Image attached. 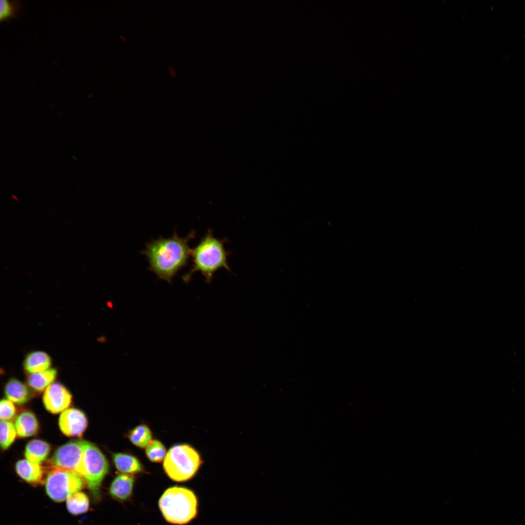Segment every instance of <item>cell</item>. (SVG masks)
<instances>
[{
	"mask_svg": "<svg viewBox=\"0 0 525 525\" xmlns=\"http://www.w3.org/2000/svg\"><path fill=\"white\" fill-rule=\"evenodd\" d=\"M4 392L7 399L18 404L25 403L30 398L27 386L15 378H11L7 382Z\"/></svg>",
	"mask_w": 525,
	"mask_h": 525,
	"instance_id": "15",
	"label": "cell"
},
{
	"mask_svg": "<svg viewBox=\"0 0 525 525\" xmlns=\"http://www.w3.org/2000/svg\"><path fill=\"white\" fill-rule=\"evenodd\" d=\"M226 239L215 238L211 229H209L198 244L191 249L192 265L190 271L182 276L186 284L188 283L193 274L199 272L205 278V281L211 282L214 275L218 270L224 268L230 272L228 262L229 255L225 248Z\"/></svg>",
	"mask_w": 525,
	"mask_h": 525,
	"instance_id": "2",
	"label": "cell"
},
{
	"mask_svg": "<svg viewBox=\"0 0 525 525\" xmlns=\"http://www.w3.org/2000/svg\"><path fill=\"white\" fill-rule=\"evenodd\" d=\"M85 479L79 473L55 468L48 474L45 482L47 495L53 501L62 502L84 486Z\"/></svg>",
	"mask_w": 525,
	"mask_h": 525,
	"instance_id": "5",
	"label": "cell"
},
{
	"mask_svg": "<svg viewBox=\"0 0 525 525\" xmlns=\"http://www.w3.org/2000/svg\"><path fill=\"white\" fill-rule=\"evenodd\" d=\"M22 8L19 0H1L0 1V21H7L11 18H17Z\"/></svg>",
	"mask_w": 525,
	"mask_h": 525,
	"instance_id": "20",
	"label": "cell"
},
{
	"mask_svg": "<svg viewBox=\"0 0 525 525\" xmlns=\"http://www.w3.org/2000/svg\"><path fill=\"white\" fill-rule=\"evenodd\" d=\"M134 482V477L132 474L120 473L112 482L109 493L117 500H127L132 495Z\"/></svg>",
	"mask_w": 525,
	"mask_h": 525,
	"instance_id": "10",
	"label": "cell"
},
{
	"mask_svg": "<svg viewBox=\"0 0 525 525\" xmlns=\"http://www.w3.org/2000/svg\"><path fill=\"white\" fill-rule=\"evenodd\" d=\"M15 426L17 435L26 438L35 435L38 429V422L35 415L29 411L20 413L16 418Z\"/></svg>",
	"mask_w": 525,
	"mask_h": 525,
	"instance_id": "13",
	"label": "cell"
},
{
	"mask_svg": "<svg viewBox=\"0 0 525 525\" xmlns=\"http://www.w3.org/2000/svg\"><path fill=\"white\" fill-rule=\"evenodd\" d=\"M202 463L198 453L186 444L171 447L164 459L163 469L173 480L183 482L192 478Z\"/></svg>",
	"mask_w": 525,
	"mask_h": 525,
	"instance_id": "4",
	"label": "cell"
},
{
	"mask_svg": "<svg viewBox=\"0 0 525 525\" xmlns=\"http://www.w3.org/2000/svg\"><path fill=\"white\" fill-rule=\"evenodd\" d=\"M72 396L62 385L53 383L45 390L43 395V402L46 409L50 412L57 414L65 411L70 405Z\"/></svg>",
	"mask_w": 525,
	"mask_h": 525,
	"instance_id": "8",
	"label": "cell"
},
{
	"mask_svg": "<svg viewBox=\"0 0 525 525\" xmlns=\"http://www.w3.org/2000/svg\"><path fill=\"white\" fill-rule=\"evenodd\" d=\"M16 471L22 479L31 484L39 483L43 474V469L40 464L27 459L18 460L16 464Z\"/></svg>",
	"mask_w": 525,
	"mask_h": 525,
	"instance_id": "11",
	"label": "cell"
},
{
	"mask_svg": "<svg viewBox=\"0 0 525 525\" xmlns=\"http://www.w3.org/2000/svg\"><path fill=\"white\" fill-rule=\"evenodd\" d=\"M56 375V369L49 368L42 372L30 374L27 378V383L33 389L41 391L53 383Z\"/></svg>",
	"mask_w": 525,
	"mask_h": 525,
	"instance_id": "17",
	"label": "cell"
},
{
	"mask_svg": "<svg viewBox=\"0 0 525 525\" xmlns=\"http://www.w3.org/2000/svg\"><path fill=\"white\" fill-rule=\"evenodd\" d=\"M158 504L164 518L172 524H187L197 515V498L192 491L185 487L168 488L161 496Z\"/></svg>",
	"mask_w": 525,
	"mask_h": 525,
	"instance_id": "3",
	"label": "cell"
},
{
	"mask_svg": "<svg viewBox=\"0 0 525 525\" xmlns=\"http://www.w3.org/2000/svg\"><path fill=\"white\" fill-rule=\"evenodd\" d=\"M12 196L13 198V199H14L15 200H16V201H18V197H17V196L16 195H14V194H12Z\"/></svg>",
	"mask_w": 525,
	"mask_h": 525,
	"instance_id": "24",
	"label": "cell"
},
{
	"mask_svg": "<svg viewBox=\"0 0 525 525\" xmlns=\"http://www.w3.org/2000/svg\"><path fill=\"white\" fill-rule=\"evenodd\" d=\"M88 441L80 439L70 441L58 448L50 459L55 468L84 474V455Z\"/></svg>",
	"mask_w": 525,
	"mask_h": 525,
	"instance_id": "7",
	"label": "cell"
},
{
	"mask_svg": "<svg viewBox=\"0 0 525 525\" xmlns=\"http://www.w3.org/2000/svg\"><path fill=\"white\" fill-rule=\"evenodd\" d=\"M115 467L119 472L132 474L143 471V466L135 456L126 453H116L112 455Z\"/></svg>",
	"mask_w": 525,
	"mask_h": 525,
	"instance_id": "14",
	"label": "cell"
},
{
	"mask_svg": "<svg viewBox=\"0 0 525 525\" xmlns=\"http://www.w3.org/2000/svg\"><path fill=\"white\" fill-rule=\"evenodd\" d=\"M58 423L60 430L65 435L81 437L87 427L88 422L82 411L71 408L61 413Z\"/></svg>",
	"mask_w": 525,
	"mask_h": 525,
	"instance_id": "9",
	"label": "cell"
},
{
	"mask_svg": "<svg viewBox=\"0 0 525 525\" xmlns=\"http://www.w3.org/2000/svg\"><path fill=\"white\" fill-rule=\"evenodd\" d=\"M50 356L42 351H35L25 357L23 367L27 372L31 374L42 372L49 369L51 365Z\"/></svg>",
	"mask_w": 525,
	"mask_h": 525,
	"instance_id": "12",
	"label": "cell"
},
{
	"mask_svg": "<svg viewBox=\"0 0 525 525\" xmlns=\"http://www.w3.org/2000/svg\"><path fill=\"white\" fill-rule=\"evenodd\" d=\"M127 437L130 442L136 446L144 448L152 440V432L145 424H140L130 430Z\"/></svg>",
	"mask_w": 525,
	"mask_h": 525,
	"instance_id": "18",
	"label": "cell"
},
{
	"mask_svg": "<svg viewBox=\"0 0 525 525\" xmlns=\"http://www.w3.org/2000/svg\"><path fill=\"white\" fill-rule=\"evenodd\" d=\"M0 443L3 450L8 449L14 441L17 431L15 425L8 420L0 421Z\"/></svg>",
	"mask_w": 525,
	"mask_h": 525,
	"instance_id": "21",
	"label": "cell"
},
{
	"mask_svg": "<svg viewBox=\"0 0 525 525\" xmlns=\"http://www.w3.org/2000/svg\"><path fill=\"white\" fill-rule=\"evenodd\" d=\"M145 454L151 462L159 463L164 459L167 453L165 447L162 443L157 439H154L146 447Z\"/></svg>",
	"mask_w": 525,
	"mask_h": 525,
	"instance_id": "22",
	"label": "cell"
},
{
	"mask_svg": "<svg viewBox=\"0 0 525 525\" xmlns=\"http://www.w3.org/2000/svg\"><path fill=\"white\" fill-rule=\"evenodd\" d=\"M16 408L13 402L8 399H2L0 402V418L1 420H8L15 415Z\"/></svg>",
	"mask_w": 525,
	"mask_h": 525,
	"instance_id": "23",
	"label": "cell"
},
{
	"mask_svg": "<svg viewBox=\"0 0 525 525\" xmlns=\"http://www.w3.org/2000/svg\"><path fill=\"white\" fill-rule=\"evenodd\" d=\"M195 235L192 231L182 238L174 231L170 237H160L147 243L141 253L148 259L149 270L159 279L172 283L174 277L188 263L191 252L189 243Z\"/></svg>",
	"mask_w": 525,
	"mask_h": 525,
	"instance_id": "1",
	"label": "cell"
},
{
	"mask_svg": "<svg viewBox=\"0 0 525 525\" xmlns=\"http://www.w3.org/2000/svg\"><path fill=\"white\" fill-rule=\"evenodd\" d=\"M50 452V446L48 443L39 439H34L26 445L25 456L29 461L40 464L46 459Z\"/></svg>",
	"mask_w": 525,
	"mask_h": 525,
	"instance_id": "16",
	"label": "cell"
},
{
	"mask_svg": "<svg viewBox=\"0 0 525 525\" xmlns=\"http://www.w3.org/2000/svg\"><path fill=\"white\" fill-rule=\"evenodd\" d=\"M67 509L72 514L78 515L86 512L89 508V500L87 495L81 491H77L66 500Z\"/></svg>",
	"mask_w": 525,
	"mask_h": 525,
	"instance_id": "19",
	"label": "cell"
},
{
	"mask_svg": "<svg viewBox=\"0 0 525 525\" xmlns=\"http://www.w3.org/2000/svg\"><path fill=\"white\" fill-rule=\"evenodd\" d=\"M109 470L108 461L101 450L88 441L84 455L83 478L95 497L100 495L102 481Z\"/></svg>",
	"mask_w": 525,
	"mask_h": 525,
	"instance_id": "6",
	"label": "cell"
}]
</instances>
